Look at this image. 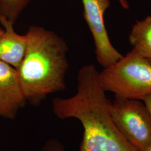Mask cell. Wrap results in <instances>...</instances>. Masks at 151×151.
Segmentation results:
<instances>
[{
    "label": "cell",
    "mask_w": 151,
    "mask_h": 151,
    "mask_svg": "<svg viewBox=\"0 0 151 151\" xmlns=\"http://www.w3.org/2000/svg\"><path fill=\"white\" fill-rule=\"evenodd\" d=\"M100 85L115 97L142 100L151 93V62L133 49L99 72Z\"/></svg>",
    "instance_id": "cell-3"
},
{
    "label": "cell",
    "mask_w": 151,
    "mask_h": 151,
    "mask_svg": "<svg viewBox=\"0 0 151 151\" xmlns=\"http://www.w3.org/2000/svg\"><path fill=\"white\" fill-rule=\"evenodd\" d=\"M119 1L121 6L124 9H128L129 8V4L127 0H119Z\"/></svg>",
    "instance_id": "cell-11"
},
{
    "label": "cell",
    "mask_w": 151,
    "mask_h": 151,
    "mask_svg": "<svg viewBox=\"0 0 151 151\" xmlns=\"http://www.w3.org/2000/svg\"><path fill=\"white\" fill-rule=\"evenodd\" d=\"M133 50L142 57L151 60V15L137 21L129 35Z\"/></svg>",
    "instance_id": "cell-8"
},
{
    "label": "cell",
    "mask_w": 151,
    "mask_h": 151,
    "mask_svg": "<svg viewBox=\"0 0 151 151\" xmlns=\"http://www.w3.org/2000/svg\"><path fill=\"white\" fill-rule=\"evenodd\" d=\"M26 35V53L16 70L26 101L38 105L49 95L65 90L68 47L57 34L39 26L30 27Z\"/></svg>",
    "instance_id": "cell-2"
},
{
    "label": "cell",
    "mask_w": 151,
    "mask_h": 151,
    "mask_svg": "<svg viewBox=\"0 0 151 151\" xmlns=\"http://www.w3.org/2000/svg\"><path fill=\"white\" fill-rule=\"evenodd\" d=\"M110 113L124 138L138 151L151 146V119L145 104L138 100L115 97Z\"/></svg>",
    "instance_id": "cell-4"
},
{
    "label": "cell",
    "mask_w": 151,
    "mask_h": 151,
    "mask_svg": "<svg viewBox=\"0 0 151 151\" xmlns=\"http://www.w3.org/2000/svg\"><path fill=\"white\" fill-rule=\"evenodd\" d=\"M32 0H0V20L14 25Z\"/></svg>",
    "instance_id": "cell-9"
},
{
    "label": "cell",
    "mask_w": 151,
    "mask_h": 151,
    "mask_svg": "<svg viewBox=\"0 0 151 151\" xmlns=\"http://www.w3.org/2000/svg\"></svg>",
    "instance_id": "cell-14"
},
{
    "label": "cell",
    "mask_w": 151,
    "mask_h": 151,
    "mask_svg": "<svg viewBox=\"0 0 151 151\" xmlns=\"http://www.w3.org/2000/svg\"><path fill=\"white\" fill-rule=\"evenodd\" d=\"M83 18L95 44L97 62L103 68L113 65L123 55L111 43L104 22V14L110 6V0H82Z\"/></svg>",
    "instance_id": "cell-5"
},
{
    "label": "cell",
    "mask_w": 151,
    "mask_h": 151,
    "mask_svg": "<svg viewBox=\"0 0 151 151\" xmlns=\"http://www.w3.org/2000/svg\"><path fill=\"white\" fill-rule=\"evenodd\" d=\"M4 29H2V28H0V38H1V37L2 36V35L4 34Z\"/></svg>",
    "instance_id": "cell-12"
},
{
    "label": "cell",
    "mask_w": 151,
    "mask_h": 151,
    "mask_svg": "<svg viewBox=\"0 0 151 151\" xmlns=\"http://www.w3.org/2000/svg\"><path fill=\"white\" fill-rule=\"evenodd\" d=\"M26 102L17 70L0 60V115L6 118H14Z\"/></svg>",
    "instance_id": "cell-6"
},
{
    "label": "cell",
    "mask_w": 151,
    "mask_h": 151,
    "mask_svg": "<svg viewBox=\"0 0 151 151\" xmlns=\"http://www.w3.org/2000/svg\"><path fill=\"white\" fill-rule=\"evenodd\" d=\"M145 151H151V146H150V147Z\"/></svg>",
    "instance_id": "cell-13"
},
{
    "label": "cell",
    "mask_w": 151,
    "mask_h": 151,
    "mask_svg": "<svg viewBox=\"0 0 151 151\" xmlns=\"http://www.w3.org/2000/svg\"><path fill=\"white\" fill-rule=\"evenodd\" d=\"M99 72L93 65L78 71L77 90L69 98L52 101L54 114L60 119H78L83 128L80 151H138L124 138L110 113L111 101L101 86ZM42 151H64L57 140H49Z\"/></svg>",
    "instance_id": "cell-1"
},
{
    "label": "cell",
    "mask_w": 151,
    "mask_h": 151,
    "mask_svg": "<svg viewBox=\"0 0 151 151\" xmlns=\"http://www.w3.org/2000/svg\"><path fill=\"white\" fill-rule=\"evenodd\" d=\"M142 101L145 104L151 119V93L144 97Z\"/></svg>",
    "instance_id": "cell-10"
},
{
    "label": "cell",
    "mask_w": 151,
    "mask_h": 151,
    "mask_svg": "<svg viewBox=\"0 0 151 151\" xmlns=\"http://www.w3.org/2000/svg\"><path fill=\"white\" fill-rule=\"evenodd\" d=\"M4 33L0 38V60L17 69L21 64L27 47L26 34L20 35L14 29V24L0 20Z\"/></svg>",
    "instance_id": "cell-7"
}]
</instances>
